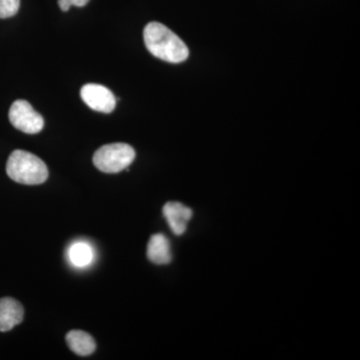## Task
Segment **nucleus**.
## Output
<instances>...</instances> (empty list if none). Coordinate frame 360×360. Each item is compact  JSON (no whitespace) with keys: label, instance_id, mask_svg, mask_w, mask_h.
<instances>
[{"label":"nucleus","instance_id":"obj_1","mask_svg":"<svg viewBox=\"0 0 360 360\" xmlns=\"http://www.w3.org/2000/svg\"><path fill=\"white\" fill-rule=\"evenodd\" d=\"M144 44L155 58L170 63L186 61L189 56L188 47L167 26L150 22L144 28Z\"/></svg>","mask_w":360,"mask_h":360},{"label":"nucleus","instance_id":"obj_2","mask_svg":"<svg viewBox=\"0 0 360 360\" xmlns=\"http://www.w3.org/2000/svg\"><path fill=\"white\" fill-rule=\"evenodd\" d=\"M6 174L13 181L25 186H37L49 179V169L44 161L39 156L20 149L9 155Z\"/></svg>","mask_w":360,"mask_h":360},{"label":"nucleus","instance_id":"obj_3","mask_svg":"<svg viewBox=\"0 0 360 360\" xmlns=\"http://www.w3.org/2000/svg\"><path fill=\"white\" fill-rule=\"evenodd\" d=\"M135 151L127 143H111L97 149L94 165L104 174H118L134 162Z\"/></svg>","mask_w":360,"mask_h":360},{"label":"nucleus","instance_id":"obj_4","mask_svg":"<svg viewBox=\"0 0 360 360\" xmlns=\"http://www.w3.org/2000/svg\"><path fill=\"white\" fill-rule=\"evenodd\" d=\"M9 120L16 129L27 134H39L44 127V117L23 99L14 101L9 110Z\"/></svg>","mask_w":360,"mask_h":360},{"label":"nucleus","instance_id":"obj_5","mask_svg":"<svg viewBox=\"0 0 360 360\" xmlns=\"http://www.w3.org/2000/svg\"><path fill=\"white\" fill-rule=\"evenodd\" d=\"M82 101L91 110L103 113H111L115 110L116 99L112 92L101 84H89L80 91Z\"/></svg>","mask_w":360,"mask_h":360},{"label":"nucleus","instance_id":"obj_6","mask_svg":"<svg viewBox=\"0 0 360 360\" xmlns=\"http://www.w3.org/2000/svg\"><path fill=\"white\" fill-rule=\"evenodd\" d=\"M163 215L175 236H181L193 217V210L182 203L172 201L163 206Z\"/></svg>","mask_w":360,"mask_h":360},{"label":"nucleus","instance_id":"obj_7","mask_svg":"<svg viewBox=\"0 0 360 360\" xmlns=\"http://www.w3.org/2000/svg\"><path fill=\"white\" fill-rule=\"evenodd\" d=\"M25 317V309L18 300L11 297L0 300V331L6 333L18 326Z\"/></svg>","mask_w":360,"mask_h":360},{"label":"nucleus","instance_id":"obj_8","mask_svg":"<svg viewBox=\"0 0 360 360\" xmlns=\"http://www.w3.org/2000/svg\"><path fill=\"white\" fill-rule=\"evenodd\" d=\"M148 257L151 262L158 265L168 264L172 262L170 243L165 234H155L149 239Z\"/></svg>","mask_w":360,"mask_h":360},{"label":"nucleus","instance_id":"obj_9","mask_svg":"<svg viewBox=\"0 0 360 360\" xmlns=\"http://www.w3.org/2000/svg\"><path fill=\"white\" fill-rule=\"evenodd\" d=\"M66 342L70 349L79 356L94 354L96 343L94 338L82 330H71L66 335Z\"/></svg>","mask_w":360,"mask_h":360},{"label":"nucleus","instance_id":"obj_10","mask_svg":"<svg viewBox=\"0 0 360 360\" xmlns=\"http://www.w3.org/2000/svg\"><path fill=\"white\" fill-rule=\"evenodd\" d=\"M70 262L77 267H85L91 264L94 259V250L86 243H77L71 245L70 253Z\"/></svg>","mask_w":360,"mask_h":360},{"label":"nucleus","instance_id":"obj_11","mask_svg":"<svg viewBox=\"0 0 360 360\" xmlns=\"http://www.w3.org/2000/svg\"><path fill=\"white\" fill-rule=\"evenodd\" d=\"M20 0H0V18H13L20 11Z\"/></svg>","mask_w":360,"mask_h":360},{"label":"nucleus","instance_id":"obj_12","mask_svg":"<svg viewBox=\"0 0 360 360\" xmlns=\"http://www.w3.org/2000/svg\"><path fill=\"white\" fill-rule=\"evenodd\" d=\"M58 6L60 7L61 11H70L71 6H75L77 7H82L89 4V0H58Z\"/></svg>","mask_w":360,"mask_h":360}]
</instances>
